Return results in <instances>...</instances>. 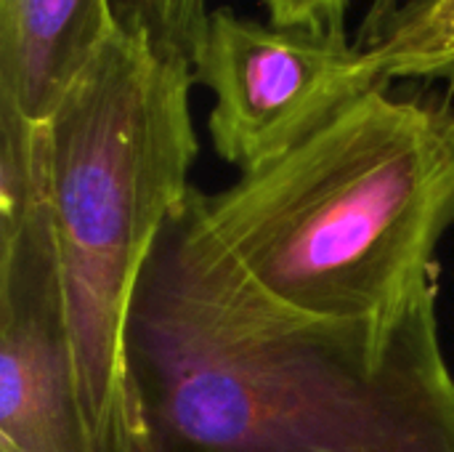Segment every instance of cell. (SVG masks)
<instances>
[{
  "mask_svg": "<svg viewBox=\"0 0 454 452\" xmlns=\"http://www.w3.org/2000/svg\"><path fill=\"white\" fill-rule=\"evenodd\" d=\"M0 452H96L48 210L0 240Z\"/></svg>",
  "mask_w": 454,
  "mask_h": 452,
  "instance_id": "obj_5",
  "label": "cell"
},
{
  "mask_svg": "<svg viewBox=\"0 0 454 452\" xmlns=\"http://www.w3.org/2000/svg\"><path fill=\"white\" fill-rule=\"evenodd\" d=\"M439 285L391 328L271 306L205 242L165 226L130 317L146 452H454Z\"/></svg>",
  "mask_w": 454,
  "mask_h": 452,
  "instance_id": "obj_1",
  "label": "cell"
},
{
  "mask_svg": "<svg viewBox=\"0 0 454 452\" xmlns=\"http://www.w3.org/2000/svg\"><path fill=\"white\" fill-rule=\"evenodd\" d=\"M120 0H0V104L48 120L109 35Z\"/></svg>",
  "mask_w": 454,
  "mask_h": 452,
  "instance_id": "obj_6",
  "label": "cell"
},
{
  "mask_svg": "<svg viewBox=\"0 0 454 452\" xmlns=\"http://www.w3.org/2000/svg\"><path fill=\"white\" fill-rule=\"evenodd\" d=\"M138 3L154 32L170 45H176L181 53H186L192 61L202 27L213 11L207 0H138Z\"/></svg>",
  "mask_w": 454,
  "mask_h": 452,
  "instance_id": "obj_8",
  "label": "cell"
},
{
  "mask_svg": "<svg viewBox=\"0 0 454 452\" xmlns=\"http://www.w3.org/2000/svg\"><path fill=\"white\" fill-rule=\"evenodd\" d=\"M186 210L271 306L330 325H396L439 285L454 226V107L378 85L277 160Z\"/></svg>",
  "mask_w": 454,
  "mask_h": 452,
  "instance_id": "obj_2",
  "label": "cell"
},
{
  "mask_svg": "<svg viewBox=\"0 0 454 452\" xmlns=\"http://www.w3.org/2000/svg\"><path fill=\"white\" fill-rule=\"evenodd\" d=\"M194 83L213 93L215 155L255 170L383 85L356 40L279 27L213 8L192 53Z\"/></svg>",
  "mask_w": 454,
  "mask_h": 452,
  "instance_id": "obj_4",
  "label": "cell"
},
{
  "mask_svg": "<svg viewBox=\"0 0 454 452\" xmlns=\"http://www.w3.org/2000/svg\"><path fill=\"white\" fill-rule=\"evenodd\" d=\"M362 51L383 85L442 80L454 88V0H410L380 40Z\"/></svg>",
  "mask_w": 454,
  "mask_h": 452,
  "instance_id": "obj_7",
  "label": "cell"
},
{
  "mask_svg": "<svg viewBox=\"0 0 454 452\" xmlns=\"http://www.w3.org/2000/svg\"><path fill=\"white\" fill-rule=\"evenodd\" d=\"M410 0H370L367 13L359 24V35H356V45L367 48L375 40H380V35L394 24V19L402 13V8Z\"/></svg>",
  "mask_w": 454,
  "mask_h": 452,
  "instance_id": "obj_10",
  "label": "cell"
},
{
  "mask_svg": "<svg viewBox=\"0 0 454 452\" xmlns=\"http://www.w3.org/2000/svg\"><path fill=\"white\" fill-rule=\"evenodd\" d=\"M348 5L351 0H263L271 24L325 32L335 37H348Z\"/></svg>",
  "mask_w": 454,
  "mask_h": 452,
  "instance_id": "obj_9",
  "label": "cell"
},
{
  "mask_svg": "<svg viewBox=\"0 0 454 452\" xmlns=\"http://www.w3.org/2000/svg\"><path fill=\"white\" fill-rule=\"evenodd\" d=\"M192 85L189 56L138 0H120L45 120L51 226L96 452H146L128 336L149 258L194 192Z\"/></svg>",
  "mask_w": 454,
  "mask_h": 452,
  "instance_id": "obj_3",
  "label": "cell"
}]
</instances>
